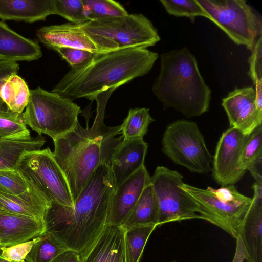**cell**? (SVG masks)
Instances as JSON below:
<instances>
[{
  "label": "cell",
  "mask_w": 262,
  "mask_h": 262,
  "mask_svg": "<svg viewBox=\"0 0 262 262\" xmlns=\"http://www.w3.org/2000/svg\"><path fill=\"white\" fill-rule=\"evenodd\" d=\"M114 191L110 165L101 163L74 201L73 206L51 202L43 217L46 232L66 249L83 253L105 226Z\"/></svg>",
  "instance_id": "cell-1"
},
{
  "label": "cell",
  "mask_w": 262,
  "mask_h": 262,
  "mask_svg": "<svg viewBox=\"0 0 262 262\" xmlns=\"http://www.w3.org/2000/svg\"><path fill=\"white\" fill-rule=\"evenodd\" d=\"M110 96L103 93L97 101V114L91 128L77 124L66 134L53 140L54 159L68 181L73 202L101 163L110 165L112 155L122 141L120 126L107 127L104 123L105 107Z\"/></svg>",
  "instance_id": "cell-2"
},
{
  "label": "cell",
  "mask_w": 262,
  "mask_h": 262,
  "mask_svg": "<svg viewBox=\"0 0 262 262\" xmlns=\"http://www.w3.org/2000/svg\"><path fill=\"white\" fill-rule=\"evenodd\" d=\"M158 57L156 52L137 48L95 54L84 64L71 68L51 92L72 101L84 97L94 100L104 91L147 74Z\"/></svg>",
  "instance_id": "cell-3"
},
{
  "label": "cell",
  "mask_w": 262,
  "mask_h": 262,
  "mask_svg": "<svg viewBox=\"0 0 262 262\" xmlns=\"http://www.w3.org/2000/svg\"><path fill=\"white\" fill-rule=\"evenodd\" d=\"M151 90L165 108H172L187 118L200 116L209 107L211 90L186 47L161 54L160 71Z\"/></svg>",
  "instance_id": "cell-4"
},
{
  "label": "cell",
  "mask_w": 262,
  "mask_h": 262,
  "mask_svg": "<svg viewBox=\"0 0 262 262\" xmlns=\"http://www.w3.org/2000/svg\"><path fill=\"white\" fill-rule=\"evenodd\" d=\"M80 113V107L72 100L38 87L30 90L22 117L25 124L38 135L44 134L54 140L76 127Z\"/></svg>",
  "instance_id": "cell-5"
},
{
  "label": "cell",
  "mask_w": 262,
  "mask_h": 262,
  "mask_svg": "<svg viewBox=\"0 0 262 262\" xmlns=\"http://www.w3.org/2000/svg\"><path fill=\"white\" fill-rule=\"evenodd\" d=\"M182 187L201 208L205 220L237 238L251 198L239 192L233 185L202 189L184 183Z\"/></svg>",
  "instance_id": "cell-6"
},
{
  "label": "cell",
  "mask_w": 262,
  "mask_h": 262,
  "mask_svg": "<svg viewBox=\"0 0 262 262\" xmlns=\"http://www.w3.org/2000/svg\"><path fill=\"white\" fill-rule=\"evenodd\" d=\"M15 169L49 202L67 207L74 205L66 177L49 147L26 151Z\"/></svg>",
  "instance_id": "cell-7"
},
{
  "label": "cell",
  "mask_w": 262,
  "mask_h": 262,
  "mask_svg": "<svg viewBox=\"0 0 262 262\" xmlns=\"http://www.w3.org/2000/svg\"><path fill=\"white\" fill-rule=\"evenodd\" d=\"M214 23L236 44L252 50L262 34V19L245 0H196Z\"/></svg>",
  "instance_id": "cell-8"
},
{
  "label": "cell",
  "mask_w": 262,
  "mask_h": 262,
  "mask_svg": "<svg viewBox=\"0 0 262 262\" xmlns=\"http://www.w3.org/2000/svg\"><path fill=\"white\" fill-rule=\"evenodd\" d=\"M162 144L163 152L175 164L200 174L211 170L213 156L195 122L182 119L170 123L163 134Z\"/></svg>",
  "instance_id": "cell-9"
},
{
  "label": "cell",
  "mask_w": 262,
  "mask_h": 262,
  "mask_svg": "<svg viewBox=\"0 0 262 262\" xmlns=\"http://www.w3.org/2000/svg\"><path fill=\"white\" fill-rule=\"evenodd\" d=\"M183 178L178 171L161 166L157 167L150 177L158 203L157 226L171 222L204 220L201 208L182 188Z\"/></svg>",
  "instance_id": "cell-10"
},
{
  "label": "cell",
  "mask_w": 262,
  "mask_h": 262,
  "mask_svg": "<svg viewBox=\"0 0 262 262\" xmlns=\"http://www.w3.org/2000/svg\"><path fill=\"white\" fill-rule=\"evenodd\" d=\"M75 25L85 32L110 40L119 49H147L160 40L157 30L141 14H128Z\"/></svg>",
  "instance_id": "cell-11"
},
{
  "label": "cell",
  "mask_w": 262,
  "mask_h": 262,
  "mask_svg": "<svg viewBox=\"0 0 262 262\" xmlns=\"http://www.w3.org/2000/svg\"><path fill=\"white\" fill-rule=\"evenodd\" d=\"M37 36L45 46L53 49L69 47L102 54L119 49L110 40L85 32L71 23L45 26L39 29Z\"/></svg>",
  "instance_id": "cell-12"
},
{
  "label": "cell",
  "mask_w": 262,
  "mask_h": 262,
  "mask_svg": "<svg viewBox=\"0 0 262 262\" xmlns=\"http://www.w3.org/2000/svg\"><path fill=\"white\" fill-rule=\"evenodd\" d=\"M249 135L230 127L220 137L213 157L212 173L215 181L221 186L233 185L245 173L241 168L240 161Z\"/></svg>",
  "instance_id": "cell-13"
},
{
  "label": "cell",
  "mask_w": 262,
  "mask_h": 262,
  "mask_svg": "<svg viewBox=\"0 0 262 262\" xmlns=\"http://www.w3.org/2000/svg\"><path fill=\"white\" fill-rule=\"evenodd\" d=\"M255 99L253 86L235 88L223 98L222 105L227 114L230 127L250 135L261 125L262 114L256 108Z\"/></svg>",
  "instance_id": "cell-14"
},
{
  "label": "cell",
  "mask_w": 262,
  "mask_h": 262,
  "mask_svg": "<svg viewBox=\"0 0 262 262\" xmlns=\"http://www.w3.org/2000/svg\"><path fill=\"white\" fill-rule=\"evenodd\" d=\"M150 183V176L144 165L121 183L112 195L106 225L121 226Z\"/></svg>",
  "instance_id": "cell-15"
},
{
  "label": "cell",
  "mask_w": 262,
  "mask_h": 262,
  "mask_svg": "<svg viewBox=\"0 0 262 262\" xmlns=\"http://www.w3.org/2000/svg\"><path fill=\"white\" fill-rule=\"evenodd\" d=\"M254 194L242 222L239 235L248 262H262V183L252 185Z\"/></svg>",
  "instance_id": "cell-16"
},
{
  "label": "cell",
  "mask_w": 262,
  "mask_h": 262,
  "mask_svg": "<svg viewBox=\"0 0 262 262\" xmlns=\"http://www.w3.org/2000/svg\"><path fill=\"white\" fill-rule=\"evenodd\" d=\"M147 148L148 144L143 138L123 139L116 148L110 165L115 190L144 165Z\"/></svg>",
  "instance_id": "cell-17"
},
{
  "label": "cell",
  "mask_w": 262,
  "mask_h": 262,
  "mask_svg": "<svg viewBox=\"0 0 262 262\" xmlns=\"http://www.w3.org/2000/svg\"><path fill=\"white\" fill-rule=\"evenodd\" d=\"M124 230L105 225L95 242L80 254L82 262H127Z\"/></svg>",
  "instance_id": "cell-18"
},
{
  "label": "cell",
  "mask_w": 262,
  "mask_h": 262,
  "mask_svg": "<svg viewBox=\"0 0 262 262\" xmlns=\"http://www.w3.org/2000/svg\"><path fill=\"white\" fill-rule=\"evenodd\" d=\"M45 231L42 219L0 212L1 248L29 241Z\"/></svg>",
  "instance_id": "cell-19"
},
{
  "label": "cell",
  "mask_w": 262,
  "mask_h": 262,
  "mask_svg": "<svg viewBox=\"0 0 262 262\" xmlns=\"http://www.w3.org/2000/svg\"><path fill=\"white\" fill-rule=\"evenodd\" d=\"M41 56V48L37 41L18 34L0 21V59L30 61Z\"/></svg>",
  "instance_id": "cell-20"
},
{
  "label": "cell",
  "mask_w": 262,
  "mask_h": 262,
  "mask_svg": "<svg viewBox=\"0 0 262 262\" xmlns=\"http://www.w3.org/2000/svg\"><path fill=\"white\" fill-rule=\"evenodd\" d=\"M54 14L53 0H0V18L28 23Z\"/></svg>",
  "instance_id": "cell-21"
},
{
  "label": "cell",
  "mask_w": 262,
  "mask_h": 262,
  "mask_svg": "<svg viewBox=\"0 0 262 262\" xmlns=\"http://www.w3.org/2000/svg\"><path fill=\"white\" fill-rule=\"evenodd\" d=\"M29 186L26 192L18 195L0 193V206L10 213L43 219L51 202Z\"/></svg>",
  "instance_id": "cell-22"
},
{
  "label": "cell",
  "mask_w": 262,
  "mask_h": 262,
  "mask_svg": "<svg viewBox=\"0 0 262 262\" xmlns=\"http://www.w3.org/2000/svg\"><path fill=\"white\" fill-rule=\"evenodd\" d=\"M45 142L42 135L23 138L0 137V170L15 169L24 152L40 150Z\"/></svg>",
  "instance_id": "cell-23"
},
{
  "label": "cell",
  "mask_w": 262,
  "mask_h": 262,
  "mask_svg": "<svg viewBox=\"0 0 262 262\" xmlns=\"http://www.w3.org/2000/svg\"><path fill=\"white\" fill-rule=\"evenodd\" d=\"M158 207L151 183L144 189L139 199L120 226L124 230L141 225L157 226Z\"/></svg>",
  "instance_id": "cell-24"
},
{
  "label": "cell",
  "mask_w": 262,
  "mask_h": 262,
  "mask_svg": "<svg viewBox=\"0 0 262 262\" xmlns=\"http://www.w3.org/2000/svg\"><path fill=\"white\" fill-rule=\"evenodd\" d=\"M30 95L26 82L17 74L8 78L0 92V97L7 108L18 114H22L27 106Z\"/></svg>",
  "instance_id": "cell-25"
},
{
  "label": "cell",
  "mask_w": 262,
  "mask_h": 262,
  "mask_svg": "<svg viewBox=\"0 0 262 262\" xmlns=\"http://www.w3.org/2000/svg\"><path fill=\"white\" fill-rule=\"evenodd\" d=\"M157 226L155 225L135 226L124 230L127 262H139L150 234Z\"/></svg>",
  "instance_id": "cell-26"
},
{
  "label": "cell",
  "mask_w": 262,
  "mask_h": 262,
  "mask_svg": "<svg viewBox=\"0 0 262 262\" xmlns=\"http://www.w3.org/2000/svg\"><path fill=\"white\" fill-rule=\"evenodd\" d=\"M149 109H129L126 118L120 126L123 139L143 138L146 134L149 125L155 120L150 116Z\"/></svg>",
  "instance_id": "cell-27"
},
{
  "label": "cell",
  "mask_w": 262,
  "mask_h": 262,
  "mask_svg": "<svg viewBox=\"0 0 262 262\" xmlns=\"http://www.w3.org/2000/svg\"><path fill=\"white\" fill-rule=\"evenodd\" d=\"M66 250L55 238L45 231L38 236L25 262H51Z\"/></svg>",
  "instance_id": "cell-28"
},
{
  "label": "cell",
  "mask_w": 262,
  "mask_h": 262,
  "mask_svg": "<svg viewBox=\"0 0 262 262\" xmlns=\"http://www.w3.org/2000/svg\"><path fill=\"white\" fill-rule=\"evenodd\" d=\"M88 21L120 17L128 14L119 2L112 0H82Z\"/></svg>",
  "instance_id": "cell-29"
},
{
  "label": "cell",
  "mask_w": 262,
  "mask_h": 262,
  "mask_svg": "<svg viewBox=\"0 0 262 262\" xmlns=\"http://www.w3.org/2000/svg\"><path fill=\"white\" fill-rule=\"evenodd\" d=\"M31 136L27 128L22 114L8 109L0 111V137L3 138H23Z\"/></svg>",
  "instance_id": "cell-30"
},
{
  "label": "cell",
  "mask_w": 262,
  "mask_h": 262,
  "mask_svg": "<svg viewBox=\"0 0 262 262\" xmlns=\"http://www.w3.org/2000/svg\"><path fill=\"white\" fill-rule=\"evenodd\" d=\"M252 51L248 60V74L255 86L256 108L262 114V36L257 39Z\"/></svg>",
  "instance_id": "cell-31"
},
{
  "label": "cell",
  "mask_w": 262,
  "mask_h": 262,
  "mask_svg": "<svg viewBox=\"0 0 262 262\" xmlns=\"http://www.w3.org/2000/svg\"><path fill=\"white\" fill-rule=\"evenodd\" d=\"M160 2L169 14L189 18L192 23L197 16L209 18L196 0H160Z\"/></svg>",
  "instance_id": "cell-32"
},
{
  "label": "cell",
  "mask_w": 262,
  "mask_h": 262,
  "mask_svg": "<svg viewBox=\"0 0 262 262\" xmlns=\"http://www.w3.org/2000/svg\"><path fill=\"white\" fill-rule=\"evenodd\" d=\"M262 158V125H259L248 136L244 146L240 167L246 172L253 163Z\"/></svg>",
  "instance_id": "cell-33"
},
{
  "label": "cell",
  "mask_w": 262,
  "mask_h": 262,
  "mask_svg": "<svg viewBox=\"0 0 262 262\" xmlns=\"http://www.w3.org/2000/svg\"><path fill=\"white\" fill-rule=\"evenodd\" d=\"M54 14L60 15L73 24L88 21L82 0H53Z\"/></svg>",
  "instance_id": "cell-34"
},
{
  "label": "cell",
  "mask_w": 262,
  "mask_h": 262,
  "mask_svg": "<svg viewBox=\"0 0 262 262\" xmlns=\"http://www.w3.org/2000/svg\"><path fill=\"white\" fill-rule=\"evenodd\" d=\"M29 189V186L16 169L0 170V193L18 195Z\"/></svg>",
  "instance_id": "cell-35"
},
{
  "label": "cell",
  "mask_w": 262,
  "mask_h": 262,
  "mask_svg": "<svg viewBox=\"0 0 262 262\" xmlns=\"http://www.w3.org/2000/svg\"><path fill=\"white\" fill-rule=\"evenodd\" d=\"M56 51L71 68L79 67L89 61L95 55L91 52L69 47H57Z\"/></svg>",
  "instance_id": "cell-36"
},
{
  "label": "cell",
  "mask_w": 262,
  "mask_h": 262,
  "mask_svg": "<svg viewBox=\"0 0 262 262\" xmlns=\"http://www.w3.org/2000/svg\"><path fill=\"white\" fill-rule=\"evenodd\" d=\"M38 236L29 241L12 246L1 247V256L12 262H25L27 255L33 245L37 241Z\"/></svg>",
  "instance_id": "cell-37"
},
{
  "label": "cell",
  "mask_w": 262,
  "mask_h": 262,
  "mask_svg": "<svg viewBox=\"0 0 262 262\" xmlns=\"http://www.w3.org/2000/svg\"><path fill=\"white\" fill-rule=\"evenodd\" d=\"M19 69L17 62L0 59V92L6 81L11 75L17 74ZM7 109L0 97V111Z\"/></svg>",
  "instance_id": "cell-38"
},
{
  "label": "cell",
  "mask_w": 262,
  "mask_h": 262,
  "mask_svg": "<svg viewBox=\"0 0 262 262\" xmlns=\"http://www.w3.org/2000/svg\"><path fill=\"white\" fill-rule=\"evenodd\" d=\"M51 262H82L80 254L71 250H66Z\"/></svg>",
  "instance_id": "cell-39"
},
{
  "label": "cell",
  "mask_w": 262,
  "mask_h": 262,
  "mask_svg": "<svg viewBox=\"0 0 262 262\" xmlns=\"http://www.w3.org/2000/svg\"><path fill=\"white\" fill-rule=\"evenodd\" d=\"M256 182L262 183V158L259 159L248 168Z\"/></svg>",
  "instance_id": "cell-40"
},
{
  "label": "cell",
  "mask_w": 262,
  "mask_h": 262,
  "mask_svg": "<svg viewBox=\"0 0 262 262\" xmlns=\"http://www.w3.org/2000/svg\"><path fill=\"white\" fill-rule=\"evenodd\" d=\"M236 240V252L232 262H244V260L246 259L247 255L239 235L237 236Z\"/></svg>",
  "instance_id": "cell-41"
},
{
  "label": "cell",
  "mask_w": 262,
  "mask_h": 262,
  "mask_svg": "<svg viewBox=\"0 0 262 262\" xmlns=\"http://www.w3.org/2000/svg\"><path fill=\"white\" fill-rule=\"evenodd\" d=\"M0 262H12L10 261H9L6 259H5L4 257H3L1 254H0Z\"/></svg>",
  "instance_id": "cell-42"
},
{
  "label": "cell",
  "mask_w": 262,
  "mask_h": 262,
  "mask_svg": "<svg viewBox=\"0 0 262 262\" xmlns=\"http://www.w3.org/2000/svg\"><path fill=\"white\" fill-rule=\"evenodd\" d=\"M3 211H4L3 210L1 207L0 206V212H3Z\"/></svg>",
  "instance_id": "cell-43"
},
{
  "label": "cell",
  "mask_w": 262,
  "mask_h": 262,
  "mask_svg": "<svg viewBox=\"0 0 262 262\" xmlns=\"http://www.w3.org/2000/svg\"><path fill=\"white\" fill-rule=\"evenodd\" d=\"M0 249H1V245H0ZM0 251H1V250H0Z\"/></svg>",
  "instance_id": "cell-44"
},
{
  "label": "cell",
  "mask_w": 262,
  "mask_h": 262,
  "mask_svg": "<svg viewBox=\"0 0 262 262\" xmlns=\"http://www.w3.org/2000/svg\"><path fill=\"white\" fill-rule=\"evenodd\" d=\"M172 262H176V261H172Z\"/></svg>",
  "instance_id": "cell-45"
}]
</instances>
